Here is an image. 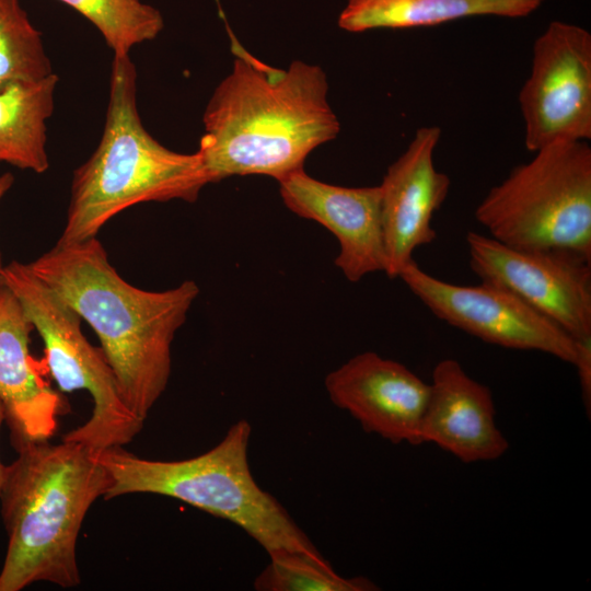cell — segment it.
<instances>
[{
	"mask_svg": "<svg viewBox=\"0 0 591 591\" xmlns=\"http://www.w3.org/2000/svg\"><path fill=\"white\" fill-rule=\"evenodd\" d=\"M233 44L232 70L206 106L197 151L210 183L234 175L280 181L340 130L326 74L299 60L276 69Z\"/></svg>",
	"mask_w": 591,
	"mask_h": 591,
	"instance_id": "cell-1",
	"label": "cell"
},
{
	"mask_svg": "<svg viewBox=\"0 0 591 591\" xmlns=\"http://www.w3.org/2000/svg\"><path fill=\"white\" fill-rule=\"evenodd\" d=\"M95 332L128 407L142 420L164 393L172 343L199 294L193 280L163 291L127 282L97 237L56 243L31 263Z\"/></svg>",
	"mask_w": 591,
	"mask_h": 591,
	"instance_id": "cell-2",
	"label": "cell"
},
{
	"mask_svg": "<svg viewBox=\"0 0 591 591\" xmlns=\"http://www.w3.org/2000/svg\"><path fill=\"white\" fill-rule=\"evenodd\" d=\"M5 465L0 511L8 547L0 591H20L35 582L61 588L80 584L77 541L91 506L109 487L99 453L72 441L49 440L14 447Z\"/></svg>",
	"mask_w": 591,
	"mask_h": 591,
	"instance_id": "cell-3",
	"label": "cell"
},
{
	"mask_svg": "<svg viewBox=\"0 0 591 591\" xmlns=\"http://www.w3.org/2000/svg\"><path fill=\"white\" fill-rule=\"evenodd\" d=\"M209 183L198 151H172L147 131L137 106L136 66L129 54L114 55L102 138L73 172L66 222L57 242L96 237L116 215L141 202H193Z\"/></svg>",
	"mask_w": 591,
	"mask_h": 591,
	"instance_id": "cell-4",
	"label": "cell"
},
{
	"mask_svg": "<svg viewBox=\"0 0 591 591\" xmlns=\"http://www.w3.org/2000/svg\"><path fill=\"white\" fill-rule=\"evenodd\" d=\"M252 427L234 422L209 451L179 461L143 459L113 447L99 452L109 474V500L129 494L171 497L232 522L267 554L302 552L322 556L285 507L254 479L248 465Z\"/></svg>",
	"mask_w": 591,
	"mask_h": 591,
	"instance_id": "cell-5",
	"label": "cell"
},
{
	"mask_svg": "<svg viewBox=\"0 0 591 591\" xmlns=\"http://www.w3.org/2000/svg\"><path fill=\"white\" fill-rule=\"evenodd\" d=\"M491 187L475 210L495 240L522 250L591 257V148L558 140Z\"/></svg>",
	"mask_w": 591,
	"mask_h": 591,
	"instance_id": "cell-6",
	"label": "cell"
},
{
	"mask_svg": "<svg viewBox=\"0 0 591 591\" xmlns=\"http://www.w3.org/2000/svg\"><path fill=\"white\" fill-rule=\"evenodd\" d=\"M0 281L18 298L40 336L49 373L58 387L62 392L83 390L91 395L90 418L62 440L97 453L129 443L143 428L144 420L124 401L102 349L82 333L79 313L27 264L13 260L3 266Z\"/></svg>",
	"mask_w": 591,
	"mask_h": 591,
	"instance_id": "cell-7",
	"label": "cell"
},
{
	"mask_svg": "<svg viewBox=\"0 0 591 591\" xmlns=\"http://www.w3.org/2000/svg\"><path fill=\"white\" fill-rule=\"evenodd\" d=\"M525 148L591 138V34L553 21L535 39L529 78L519 93Z\"/></svg>",
	"mask_w": 591,
	"mask_h": 591,
	"instance_id": "cell-8",
	"label": "cell"
},
{
	"mask_svg": "<svg viewBox=\"0 0 591 591\" xmlns=\"http://www.w3.org/2000/svg\"><path fill=\"white\" fill-rule=\"evenodd\" d=\"M472 270L563 328L591 338V257L564 250H522L477 232L466 235Z\"/></svg>",
	"mask_w": 591,
	"mask_h": 591,
	"instance_id": "cell-9",
	"label": "cell"
},
{
	"mask_svg": "<svg viewBox=\"0 0 591 591\" xmlns=\"http://www.w3.org/2000/svg\"><path fill=\"white\" fill-rule=\"evenodd\" d=\"M398 278L434 316L486 343L576 361V339L501 287L484 281L454 285L426 273L415 260Z\"/></svg>",
	"mask_w": 591,
	"mask_h": 591,
	"instance_id": "cell-10",
	"label": "cell"
},
{
	"mask_svg": "<svg viewBox=\"0 0 591 591\" xmlns=\"http://www.w3.org/2000/svg\"><path fill=\"white\" fill-rule=\"evenodd\" d=\"M325 389L366 432L394 444H422L429 383L403 363L366 351L329 372Z\"/></svg>",
	"mask_w": 591,
	"mask_h": 591,
	"instance_id": "cell-11",
	"label": "cell"
},
{
	"mask_svg": "<svg viewBox=\"0 0 591 591\" xmlns=\"http://www.w3.org/2000/svg\"><path fill=\"white\" fill-rule=\"evenodd\" d=\"M440 137L438 126L418 128L379 185L387 259L385 274L390 278H398L414 260V252L437 236L432 218L447 199L451 185L449 176L433 163Z\"/></svg>",
	"mask_w": 591,
	"mask_h": 591,
	"instance_id": "cell-12",
	"label": "cell"
},
{
	"mask_svg": "<svg viewBox=\"0 0 591 591\" xmlns=\"http://www.w3.org/2000/svg\"><path fill=\"white\" fill-rule=\"evenodd\" d=\"M285 205L296 215L314 220L337 239L335 265L347 280L386 270L381 188L343 187L311 177L304 169L278 181Z\"/></svg>",
	"mask_w": 591,
	"mask_h": 591,
	"instance_id": "cell-13",
	"label": "cell"
},
{
	"mask_svg": "<svg viewBox=\"0 0 591 591\" xmlns=\"http://www.w3.org/2000/svg\"><path fill=\"white\" fill-rule=\"evenodd\" d=\"M495 416L489 387L455 359L436 364L421 422L422 443H433L466 464L497 460L509 443Z\"/></svg>",
	"mask_w": 591,
	"mask_h": 591,
	"instance_id": "cell-14",
	"label": "cell"
},
{
	"mask_svg": "<svg viewBox=\"0 0 591 591\" xmlns=\"http://www.w3.org/2000/svg\"><path fill=\"white\" fill-rule=\"evenodd\" d=\"M32 331L18 298L0 281V403L13 447L49 440L63 412L61 397L34 366L30 352Z\"/></svg>",
	"mask_w": 591,
	"mask_h": 591,
	"instance_id": "cell-15",
	"label": "cell"
},
{
	"mask_svg": "<svg viewBox=\"0 0 591 591\" xmlns=\"http://www.w3.org/2000/svg\"><path fill=\"white\" fill-rule=\"evenodd\" d=\"M542 0H348L338 26L359 33L375 28L432 26L476 15L523 18Z\"/></svg>",
	"mask_w": 591,
	"mask_h": 591,
	"instance_id": "cell-16",
	"label": "cell"
},
{
	"mask_svg": "<svg viewBox=\"0 0 591 591\" xmlns=\"http://www.w3.org/2000/svg\"><path fill=\"white\" fill-rule=\"evenodd\" d=\"M56 73L0 89V162L44 173L49 167L46 121L54 111Z\"/></svg>",
	"mask_w": 591,
	"mask_h": 591,
	"instance_id": "cell-17",
	"label": "cell"
},
{
	"mask_svg": "<svg viewBox=\"0 0 591 591\" xmlns=\"http://www.w3.org/2000/svg\"><path fill=\"white\" fill-rule=\"evenodd\" d=\"M86 18L114 55L129 54L154 39L164 27L161 12L141 0H59Z\"/></svg>",
	"mask_w": 591,
	"mask_h": 591,
	"instance_id": "cell-18",
	"label": "cell"
},
{
	"mask_svg": "<svg viewBox=\"0 0 591 591\" xmlns=\"http://www.w3.org/2000/svg\"><path fill=\"white\" fill-rule=\"evenodd\" d=\"M54 73L40 32L20 0H0V89Z\"/></svg>",
	"mask_w": 591,
	"mask_h": 591,
	"instance_id": "cell-19",
	"label": "cell"
},
{
	"mask_svg": "<svg viewBox=\"0 0 591 591\" xmlns=\"http://www.w3.org/2000/svg\"><path fill=\"white\" fill-rule=\"evenodd\" d=\"M268 565L254 581L257 591H372L378 588L363 577L339 576L322 556L302 552L269 554Z\"/></svg>",
	"mask_w": 591,
	"mask_h": 591,
	"instance_id": "cell-20",
	"label": "cell"
},
{
	"mask_svg": "<svg viewBox=\"0 0 591 591\" xmlns=\"http://www.w3.org/2000/svg\"><path fill=\"white\" fill-rule=\"evenodd\" d=\"M14 177L10 173H4L0 175V200L3 198V196L7 194V192L11 188L13 185ZM2 262H1V254H0V271L2 269Z\"/></svg>",
	"mask_w": 591,
	"mask_h": 591,
	"instance_id": "cell-21",
	"label": "cell"
},
{
	"mask_svg": "<svg viewBox=\"0 0 591 591\" xmlns=\"http://www.w3.org/2000/svg\"><path fill=\"white\" fill-rule=\"evenodd\" d=\"M4 412H3V407L0 403V428H1V425L2 422L4 421ZM4 474H5V465L2 464V462L0 461V495H1V489H2V485H3V480H4Z\"/></svg>",
	"mask_w": 591,
	"mask_h": 591,
	"instance_id": "cell-22",
	"label": "cell"
}]
</instances>
